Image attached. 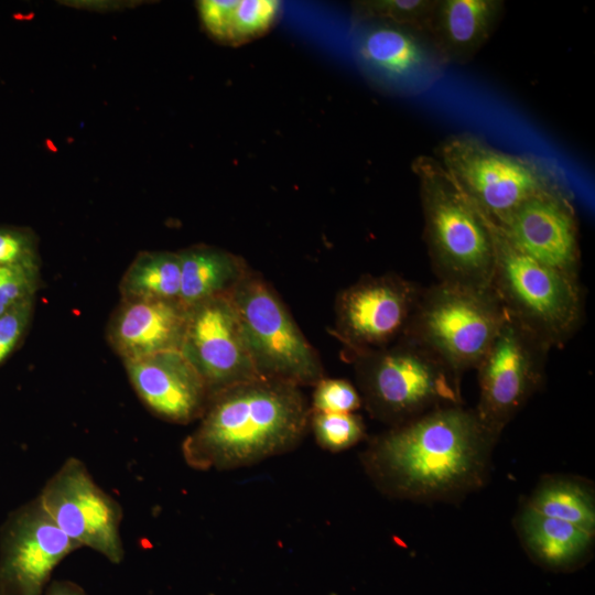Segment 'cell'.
Returning <instances> with one entry per match:
<instances>
[{
    "label": "cell",
    "instance_id": "26",
    "mask_svg": "<svg viewBox=\"0 0 595 595\" xmlns=\"http://www.w3.org/2000/svg\"><path fill=\"white\" fill-rule=\"evenodd\" d=\"M39 238L29 227L0 226V267L39 268Z\"/></svg>",
    "mask_w": 595,
    "mask_h": 595
},
{
    "label": "cell",
    "instance_id": "24",
    "mask_svg": "<svg viewBox=\"0 0 595 595\" xmlns=\"http://www.w3.org/2000/svg\"><path fill=\"white\" fill-rule=\"evenodd\" d=\"M310 430L316 443L326 451L342 452L366 436L363 419L353 413L311 411Z\"/></svg>",
    "mask_w": 595,
    "mask_h": 595
},
{
    "label": "cell",
    "instance_id": "20",
    "mask_svg": "<svg viewBox=\"0 0 595 595\" xmlns=\"http://www.w3.org/2000/svg\"><path fill=\"white\" fill-rule=\"evenodd\" d=\"M181 264L180 302L193 306L226 295L248 271L239 256L207 245H194L177 251Z\"/></svg>",
    "mask_w": 595,
    "mask_h": 595
},
{
    "label": "cell",
    "instance_id": "28",
    "mask_svg": "<svg viewBox=\"0 0 595 595\" xmlns=\"http://www.w3.org/2000/svg\"><path fill=\"white\" fill-rule=\"evenodd\" d=\"M40 281L39 268L0 267V315L34 299Z\"/></svg>",
    "mask_w": 595,
    "mask_h": 595
},
{
    "label": "cell",
    "instance_id": "3",
    "mask_svg": "<svg viewBox=\"0 0 595 595\" xmlns=\"http://www.w3.org/2000/svg\"><path fill=\"white\" fill-rule=\"evenodd\" d=\"M411 166L419 181L423 238L439 281L490 288L495 252L487 218L436 158L420 155Z\"/></svg>",
    "mask_w": 595,
    "mask_h": 595
},
{
    "label": "cell",
    "instance_id": "9",
    "mask_svg": "<svg viewBox=\"0 0 595 595\" xmlns=\"http://www.w3.org/2000/svg\"><path fill=\"white\" fill-rule=\"evenodd\" d=\"M550 349L545 342L507 314L476 367L479 398L475 411L495 434L500 436L543 385Z\"/></svg>",
    "mask_w": 595,
    "mask_h": 595
},
{
    "label": "cell",
    "instance_id": "29",
    "mask_svg": "<svg viewBox=\"0 0 595 595\" xmlns=\"http://www.w3.org/2000/svg\"><path fill=\"white\" fill-rule=\"evenodd\" d=\"M34 310V299L0 315V365L18 347L26 333Z\"/></svg>",
    "mask_w": 595,
    "mask_h": 595
},
{
    "label": "cell",
    "instance_id": "30",
    "mask_svg": "<svg viewBox=\"0 0 595 595\" xmlns=\"http://www.w3.org/2000/svg\"><path fill=\"white\" fill-rule=\"evenodd\" d=\"M238 0H202L197 2L201 21L215 40L229 43L234 12Z\"/></svg>",
    "mask_w": 595,
    "mask_h": 595
},
{
    "label": "cell",
    "instance_id": "16",
    "mask_svg": "<svg viewBox=\"0 0 595 595\" xmlns=\"http://www.w3.org/2000/svg\"><path fill=\"white\" fill-rule=\"evenodd\" d=\"M123 366L137 396L156 416L187 424L204 413L209 391L180 350L123 361Z\"/></svg>",
    "mask_w": 595,
    "mask_h": 595
},
{
    "label": "cell",
    "instance_id": "7",
    "mask_svg": "<svg viewBox=\"0 0 595 595\" xmlns=\"http://www.w3.org/2000/svg\"><path fill=\"white\" fill-rule=\"evenodd\" d=\"M507 313L490 288L437 281L422 288L407 334L458 377L476 369Z\"/></svg>",
    "mask_w": 595,
    "mask_h": 595
},
{
    "label": "cell",
    "instance_id": "17",
    "mask_svg": "<svg viewBox=\"0 0 595 595\" xmlns=\"http://www.w3.org/2000/svg\"><path fill=\"white\" fill-rule=\"evenodd\" d=\"M187 307L178 300L120 299L106 327V339L123 361L180 350Z\"/></svg>",
    "mask_w": 595,
    "mask_h": 595
},
{
    "label": "cell",
    "instance_id": "19",
    "mask_svg": "<svg viewBox=\"0 0 595 595\" xmlns=\"http://www.w3.org/2000/svg\"><path fill=\"white\" fill-rule=\"evenodd\" d=\"M515 528L528 555L551 571L567 572L580 567L594 548L595 531L545 517L526 505L515 518Z\"/></svg>",
    "mask_w": 595,
    "mask_h": 595
},
{
    "label": "cell",
    "instance_id": "5",
    "mask_svg": "<svg viewBox=\"0 0 595 595\" xmlns=\"http://www.w3.org/2000/svg\"><path fill=\"white\" fill-rule=\"evenodd\" d=\"M434 153L477 209L495 225L540 194L570 190L561 171L547 160L500 151L470 132L447 136Z\"/></svg>",
    "mask_w": 595,
    "mask_h": 595
},
{
    "label": "cell",
    "instance_id": "18",
    "mask_svg": "<svg viewBox=\"0 0 595 595\" xmlns=\"http://www.w3.org/2000/svg\"><path fill=\"white\" fill-rule=\"evenodd\" d=\"M502 0H434L424 33L443 63H469L496 31Z\"/></svg>",
    "mask_w": 595,
    "mask_h": 595
},
{
    "label": "cell",
    "instance_id": "11",
    "mask_svg": "<svg viewBox=\"0 0 595 595\" xmlns=\"http://www.w3.org/2000/svg\"><path fill=\"white\" fill-rule=\"evenodd\" d=\"M37 498L55 524L79 548L87 547L115 564L122 561V508L97 485L80 459L67 458Z\"/></svg>",
    "mask_w": 595,
    "mask_h": 595
},
{
    "label": "cell",
    "instance_id": "22",
    "mask_svg": "<svg viewBox=\"0 0 595 595\" xmlns=\"http://www.w3.org/2000/svg\"><path fill=\"white\" fill-rule=\"evenodd\" d=\"M181 264L177 251H140L119 282L120 299L178 300Z\"/></svg>",
    "mask_w": 595,
    "mask_h": 595
},
{
    "label": "cell",
    "instance_id": "12",
    "mask_svg": "<svg viewBox=\"0 0 595 595\" xmlns=\"http://www.w3.org/2000/svg\"><path fill=\"white\" fill-rule=\"evenodd\" d=\"M180 351L203 378L210 398L229 387L260 378L227 295L187 307Z\"/></svg>",
    "mask_w": 595,
    "mask_h": 595
},
{
    "label": "cell",
    "instance_id": "2",
    "mask_svg": "<svg viewBox=\"0 0 595 595\" xmlns=\"http://www.w3.org/2000/svg\"><path fill=\"white\" fill-rule=\"evenodd\" d=\"M311 408L291 382L256 378L209 399L182 444L192 468L228 470L294 450L310 430Z\"/></svg>",
    "mask_w": 595,
    "mask_h": 595
},
{
    "label": "cell",
    "instance_id": "32",
    "mask_svg": "<svg viewBox=\"0 0 595 595\" xmlns=\"http://www.w3.org/2000/svg\"><path fill=\"white\" fill-rule=\"evenodd\" d=\"M331 595H336L335 593H332Z\"/></svg>",
    "mask_w": 595,
    "mask_h": 595
},
{
    "label": "cell",
    "instance_id": "14",
    "mask_svg": "<svg viewBox=\"0 0 595 595\" xmlns=\"http://www.w3.org/2000/svg\"><path fill=\"white\" fill-rule=\"evenodd\" d=\"M496 226L529 257L578 279V223L570 190L540 194Z\"/></svg>",
    "mask_w": 595,
    "mask_h": 595
},
{
    "label": "cell",
    "instance_id": "10",
    "mask_svg": "<svg viewBox=\"0 0 595 595\" xmlns=\"http://www.w3.org/2000/svg\"><path fill=\"white\" fill-rule=\"evenodd\" d=\"M399 274H366L340 290L334 303L333 335L348 358L383 348L408 331L420 291Z\"/></svg>",
    "mask_w": 595,
    "mask_h": 595
},
{
    "label": "cell",
    "instance_id": "27",
    "mask_svg": "<svg viewBox=\"0 0 595 595\" xmlns=\"http://www.w3.org/2000/svg\"><path fill=\"white\" fill-rule=\"evenodd\" d=\"M313 387L311 411L353 413L363 407L357 388L348 380L324 377Z\"/></svg>",
    "mask_w": 595,
    "mask_h": 595
},
{
    "label": "cell",
    "instance_id": "8",
    "mask_svg": "<svg viewBox=\"0 0 595 595\" xmlns=\"http://www.w3.org/2000/svg\"><path fill=\"white\" fill-rule=\"evenodd\" d=\"M226 295L260 377L300 388L314 386L325 377L318 353L279 294L259 273L249 268Z\"/></svg>",
    "mask_w": 595,
    "mask_h": 595
},
{
    "label": "cell",
    "instance_id": "23",
    "mask_svg": "<svg viewBox=\"0 0 595 595\" xmlns=\"http://www.w3.org/2000/svg\"><path fill=\"white\" fill-rule=\"evenodd\" d=\"M434 0H363L353 2L358 22H387L424 33Z\"/></svg>",
    "mask_w": 595,
    "mask_h": 595
},
{
    "label": "cell",
    "instance_id": "33",
    "mask_svg": "<svg viewBox=\"0 0 595 595\" xmlns=\"http://www.w3.org/2000/svg\"><path fill=\"white\" fill-rule=\"evenodd\" d=\"M0 595H4V594L0 592Z\"/></svg>",
    "mask_w": 595,
    "mask_h": 595
},
{
    "label": "cell",
    "instance_id": "21",
    "mask_svg": "<svg viewBox=\"0 0 595 595\" xmlns=\"http://www.w3.org/2000/svg\"><path fill=\"white\" fill-rule=\"evenodd\" d=\"M523 505L545 517L595 531L594 487L581 477L545 476Z\"/></svg>",
    "mask_w": 595,
    "mask_h": 595
},
{
    "label": "cell",
    "instance_id": "1",
    "mask_svg": "<svg viewBox=\"0 0 595 595\" xmlns=\"http://www.w3.org/2000/svg\"><path fill=\"white\" fill-rule=\"evenodd\" d=\"M499 435L463 404L390 426L360 455L379 491L414 502H452L486 484Z\"/></svg>",
    "mask_w": 595,
    "mask_h": 595
},
{
    "label": "cell",
    "instance_id": "13",
    "mask_svg": "<svg viewBox=\"0 0 595 595\" xmlns=\"http://www.w3.org/2000/svg\"><path fill=\"white\" fill-rule=\"evenodd\" d=\"M359 65L377 85L403 95L431 88L447 67L425 33L374 21L356 44Z\"/></svg>",
    "mask_w": 595,
    "mask_h": 595
},
{
    "label": "cell",
    "instance_id": "4",
    "mask_svg": "<svg viewBox=\"0 0 595 595\" xmlns=\"http://www.w3.org/2000/svg\"><path fill=\"white\" fill-rule=\"evenodd\" d=\"M349 359L363 405L374 419L390 426L439 408L463 404L462 378L409 336Z\"/></svg>",
    "mask_w": 595,
    "mask_h": 595
},
{
    "label": "cell",
    "instance_id": "25",
    "mask_svg": "<svg viewBox=\"0 0 595 595\" xmlns=\"http://www.w3.org/2000/svg\"><path fill=\"white\" fill-rule=\"evenodd\" d=\"M279 10L273 0L239 1L232 18L229 44H240L268 31Z\"/></svg>",
    "mask_w": 595,
    "mask_h": 595
},
{
    "label": "cell",
    "instance_id": "31",
    "mask_svg": "<svg viewBox=\"0 0 595 595\" xmlns=\"http://www.w3.org/2000/svg\"><path fill=\"white\" fill-rule=\"evenodd\" d=\"M46 595H86L85 592L74 583L71 582H55L53 583Z\"/></svg>",
    "mask_w": 595,
    "mask_h": 595
},
{
    "label": "cell",
    "instance_id": "6",
    "mask_svg": "<svg viewBox=\"0 0 595 595\" xmlns=\"http://www.w3.org/2000/svg\"><path fill=\"white\" fill-rule=\"evenodd\" d=\"M488 224L495 252L490 286L506 313L551 348L564 345L582 323L578 279L529 257Z\"/></svg>",
    "mask_w": 595,
    "mask_h": 595
},
{
    "label": "cell",
    "instance_id": "15",
    "mask_svg": "<svg viewBox=\"0 0 595 595\" xmlns=\"http://www.w3.org/2000/svg\"><path fill=\"white\" fill-rule=\"evenodd\" d=\"M4 537L0 563L4 595H41L53 570L79 549L55 524L39 498L13 518Z\"/></svg>",
    "mask_w": 595,
    "mask_h": 595
}]
</instances>
